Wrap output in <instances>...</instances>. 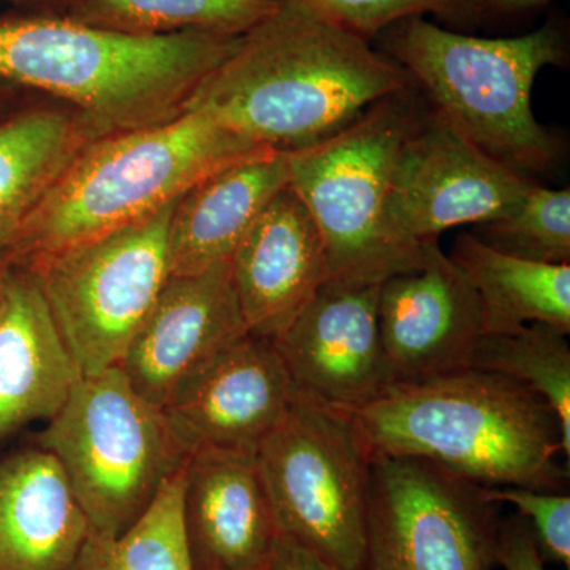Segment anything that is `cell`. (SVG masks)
I'll list each match as a JSON object with an SVG mask.
<instances>
[{
	"label": "cell",
	"instance_id": "1",
	"mask_svg": "<svg viewBox=\"0 0 570 570\" xmlns=\"http://www.w3.org/2000/svg\"><path fill=\"white\" fill-rule=\"evenodd\" d=\"M414 85L365 37L303 0H279L184 110L208 112L247 140L292 153L332 137L379 100Z\"/></svg>",
	"mask_w": 570,
	"mask_h": 570
},
{
	"label": "cell",
	"instance_id": "2",
	"mask_svg": "<svg viewBox=\"0 0 570 570\" xmlns=\"http://www.w3.org/2000/svg\"><path fill=\"white\" fill-rule=\"evenodd\" d=\"M245 36L137 37L45 9L2 14L0 81L62 99L99 138L181 115Z\"/></svg>",
	"mask_w": 570,
	"mask_h": 570
},
{
	"label": "cell",
	"instance_id": "3",
	"mask_svg": "<svg viewBox=\"0 0 570 570\" xmlns=\"http://www.w3.org/2000/svg\"><path fill=\"white\" fill-rule=\"evenodd\" d=\"M348 414L371 460L433 461L487 489L568 487L557 415L531 389L499 374L468 367L393 385Z\"/></svg>",
	"mask_w": 570,
	"mask_h": 570
},
{
	"label": "cell",
	"instance_id": "4",
	"mask_svg": "<svg viewBox=\"0 0 570 570\" xmlns=\"http://www.w3.org/2000/svg\"><path fill=\"white\" fill-rule=\"evenodd\" d=\"M261 149L268 148L200 110L94 138L26 217L7 254L22 266L111 234L175 204L205 176Z\"/></svg>",
	"mask_w": 570,
	"mask_h": 570
},
{
	"label": "cell",
	"instance_id": "5",
	"mask_svg": "<svg viewBox=\"0 0 570 570\" xmlns=\"http://www.w3.org/2000/svg\"><path fill=\"white\" fill-rule=\"evenodd\" d=\"M382 32L389 58L425 89L434 111L482 151L521 175L542 174L558 163L560 145L531 107L539 71L564 58L554 26L480 39L414 17Z\"/></svg>",
	"mask_w": 570,
	"mask_h": 570
},
{
	"label": "cell",
	"instance_id": "6",
	"mask_svg": "<svg viewBox=\"0 0 570 570\" xmlns=\"http://www.w3.org/2000/svg\"><path fill=\"white\" fill-rule=\"evenodd\" d=\"M37 445L61 466L91 534L129 530L189 456L121 367L82 376Z\"/></svg>",
	"mask_w": 570,
	"mask_h": 570
},
{
	"label": "cell",
	"instance_id": "7",
	"mask_svg": "<svg viewBox=\"0 0 570 570\" xmlns=\"http://www.w3.org/2000/svg\"><path fill=\"white\" fill-rule=\"evenodd\" d=\"M277 528L333 570H365L370 453L351 414L294 392L258 449Z\"/></svg>",
	"mask_w": 570,
	"mask_h": 570
},
{
	"label": "cell",
	"instance_id": "8",
	"mask_svg": "<svg viewBox=\"0 0 570 570\" xmlns=\"http://www.w3.org/2000/svg\"><path fill=\"white\" fill-rule=\"evenodd\" d=\"M412 88L379 100L332 137L285 153L288 187L324 239L328 277L384 281L422 254L425 245L400 253L382 228L397 151L422 119Z\"/></svg>",
	"mask_w": 570,
	"mask_h": 570
},
{
	"label": "cell",
	"instance_id": "9",
	"mask_svg": "<svg viewBox=\"0 0 570 570\" xmlns=\"http://www.w3.org/2000/svg\"><path fill=\"white\" fill-rule=\"evenodd\" d=\"M175 204L22 265L39 283L81 376L119 366L156 305L170 277L168 227Z\"/></svg>",
	"mask_w": 570,
	"mask_h": 570
},
{
	"label": "cell",
	"instance_id": "10",
	"mask_svg": "<svg viewBox=\"0 0 570 570\" xmlns=\"http://www.w3.org/2000/svg\"><path fill=\"white\" fill-rule=\"evenodd\" d=\"M365 570H493L501 509L487 487L414 456L371 460Z\"/></svg>",
	"mask_w": 570,
	"mask_h": 570
},
{
	"label": "cell",
	"instance_id": "11",
	"mask_svg": "<svg viewBox=\"0 0 570 570\" xmlns=\"http://www.w3.org/2000/svg\"><path fill=\"white\" fill-rule=\"evenodd\" d=\"M532 186L433 111L397 151L382 228L390 246L414 254L450 228L505 216Z\"/></svg>",
	"mask_w": 570,
	"mask_h": 570
},
{
	"label": "cell",
	"instance_id": "12",
	"mask_svg": "<svg viewBox=\"0 0 570 570\" xmlns=\"http://www.w3.org/2000/svg\"><path fill=\"white\" fill-rule=\"evenodd\" d=\"M379 332L390 387L472 367L483 336L479 296L438 242L382 281Z\"/></svg>",
	"mask_w": 570,
	"mask_h": 570
},
{
	"label": "cell",
	"instance_id": "13",
	"mask_svg": "<svg viewBox=\"0 0 570 570\" xmlns=\"http://www.w3.org/2000/svg\"><path fill=\"white\" fill-rule=\"evenodd\" d=\"M381 279L328 277L273 341L298 395L355 411L390 389L379 332Z\"/></svg>",
	"mask_w": 570,
	"mask_h": 570
},
{
	"label": "cell",
	"instance_id": "14",
	"mask_svg": "<svg viewBox=\"0 0 570 570\" xmlns=\"http://www.w3.org/2000/svg\"><path fill=\"white\" fill-rule=\"evenodd\" d=\"M230 261L170 276L119 367L135 392L163 411L220 352L247 335Z\"/></svg>",
	"mask_w": 570,
	"mask_h": 570
},
{
	"label": "cell",
	"instance_id": "15",
	"mask_svg": "<svg viewBox=\"0 0 570 570\" xmlns=\"http://www.w3.org/2000/svg\"><path fill=\"white\" fill-rule=\"evenodd\" d=\"M294 389L275 343L247 335L220 352L163 409L187 456L200 450L257 455L291 407Z\"/></svg>",
	"mask_w": 570,
	"mask_h": 570
},
{
	"label": "cell",
	"instance_id": "16",
	"mask_svg": "<svg viewBox=\"0 0 570 570\" xmlns=\"http://www.w3.org/2000/svg\"><path fill=\"white\" fill-rule=\"evenodd\" d=\"M239 311L250 335L275 341L328 279L316 223L285 187L266 206L230 258Z\"/></svg>",
	"mask_w": 570,
	"mask_h": 570
},
{
	"label": "cell",
	"instance_id": "17",
	"mask_svg": "<svg viewBox=\"0 0 570 570\" xmlns=\"http://www.w3.org/2000/svg\"><path fill=\"white\" fill-rule=\"evenodd\" d=\"M183 517L194 570H265L281 538L257 460L247 453L189 455Z\"/></svg>",
	"mask_w": 570,
	"mask_h": 570
},
{
	"label": "cell",
	"instance_id": "18",
	"mask_svg": "<svg viewBox=\"0 0 570 570\" xmlns=\"http://www.w3.org/2000/svg\"><path fill=\"white\" fill-rule=\"evenodd\" d=\"M81 377L36 277L11 266L0 287V441L50 422Z\"/></svg>",
	"mask_w": 570,
	"mask_h": 570
},
{
	"label": "cell",
	"instance_id": "19",
	"mask_svg": "<svg viewBox=\"0 0 570 570\" xmlns=\"http://www.w3.org/2000/svg\"><path fill=\"white\" fill-rule=\"evenodd\" d=\"M287 186V156L273 149L249 154L195 183L171 213L170 276L197 275L230 261L255 220Z\"/></svg>",
	"mask_w": 570,
	"mask_h": 570
},
{
	"label": "cell",
	"instance_id": "20",
	"mask_svg": "<svg viewBox=\"0 0 570 570\" xmlns=\"http://www.w3.org/2000/svg\"><path fill=\"white\" fill-rule=\"evenodd\" d=\"M89 532L50 452L36 445L0 460V570H69Z\"/></svg>",
	"mask_w": 570,
	"mask_h": 570
},
{
	"label": "cell",
	"instance_id": "21",
	"mask_svg": "<svg viewBox=\"0 0 570 570\" xmlns=\"http://www.w3.org/2000/svg\"><path fill=\"white\" fill-rule=\"evenodd\" d=\"M450 258L479 296L483 335H505L546 324L570 332V265H549L502 254L463 232Z\"/></svg>",
	"mask_w": 570,
	"mask_h": 570
},
{
	"label": "cell",
	"instance_id": "22",
	"mask_svg": "<svg viewBox=\"0 0 570 570\" xmlns=\"http://www.w3.org/2000/svg\"><path fill=\"white\" fill-rule=\"evenodd\" d=\"M71 108L29 107L0 119V253L63 168L94 140Z\"/></svg>",
	"mask_w": 570,
	"mask_h": 570
},
{
	"label": "cell",
	"instance_id": "23",
	"mask_svg": "<svg viewBox=\"0 0 570 570\" xmlns=\"http://www.w3.org/2000/svg\"><path fill=\"white\" fill-rule=\"evenodd\" d=\"M277 6L279 0H55L40 9L127 36H245Z\"/></svg>",
	"mask_w": 570,
	"mask_h": 570
},
{
	"label": "cell",
	"instance_id": "24",
	"mask_svg": "<svg viewBox=\"0 0 570 570\" xmlns=\"http://www.w3.org/2000/svg\"><path fill=\"white\" fill-rule=\"evenodd\" d=\"M186 463L129 530L116 538L89 532L69 570H194L183 517Z\"/></svg>",
	"mask_w": 570,
	"mask_h": 570
},
{
	"label": "cell",
	"instance_id": "25",
	"mask_svg": "<svg viewBox=\"0 0 570 570\" xmlns=\"http://www.w3.org/2000/svg\"><path fill=\"white\" fill-rule=\"evenodd\" d=\"M569 333L546 324L505 335H483L472 367L520 382L542 397L558 419L562 455L570 456Z\"/></svg>",
	"mask_w": 570,
	"mask_h": 570
},
{
	"label": "cell",
	"instance_id": "26",
	"mask_svg": "<svg viewBox=\"0 0 570 570\" xmlns=\"http://www.w3.org/2000/svg\"><path fill=\"white\" fill-rule=\"evenodd\" d=\"M499 253L549 265H570V190L532 186L512 212L478 225Z\"/></svg>",
	"mask_w": 570,
	"mask_h": 570
},
{
	"label": "cell",
	"instance_id": "27",
	"mask_svg": "<svg viewBox=\"0 0 570 570\" xmlns=\"http://www.w3.org/2000/svg\"><path fill=\"white\" fill-rule=\"evenodd\" d=\"M498 504H512L530 523L543 562L570 569V497L557 491L499 487L487 489Z\"/></svg>",
	"mask_w": 570,
	"mask_h": 570
},
{
	"label": "cell",
	"instance_id": "28",
	"mask_svg": "<svg viewBox=\"0 0 570 570\" xmlns=\"http://www.w3.org/2000/svg\"><path fill=\"white\" fill-rule=\"evenodd\" d=\"M307 7L348 31L376 36L389 26L423 13L466 9L469 0H303Z\"/></svg>",
	"mask_w": 570,
	"mask_h": 570
},
{
	"label": "cell",
	"instance_id": "29",
	"mask_svg": "<svg viewBox=\"0 0 570 570\" xmlns=\"http://www.w3.org/2000/svg\"><path fill=\"white\" fill-rule=\"evenodd\" d=\"M498 566L504 570H546L530 523L519 512L499 523Z\"/></svg>",
	"mask_w": 570,
	"mask_h": 570
},
{
	"label": "cell",
	"instance_id": "30",
	"mask_svg": "<svg viewBox=\"0 0 570 570\" xmlns=\"http://www.w3.org/2000/svg\"><path fill=\"white\" fill-rule=\"evenodd\" d=\"M265 570H333L313 553L281 535Z\"/></svg>",
	"mask_w": 570,
	"mask_h": 570
},
{
	"label": "cell",
	"instance_id": "31",
	"mask_svg": "<svg viewBox=\"0 0 570 570\" xmlns=\"http://www.w3.org/2000/svg\"><path fill=\"white\" fill-rule=\"evenodd\" d=\"M551 0H469L466 9L490 14H512L538 9Z\"/></svg>",
	"mask_w": 570,
	"mask_h": 570
},
{
	"label": "cell",
	"instance_id": "32",
	"mask_svg": "<svg viewBox=\"0 0 570 570\" xmlns=\"http://www.w3.org/2000/svg\"><path fill=\"white\" fill-rule=\"evenodd\" d=\"M9 86L10 85H7V82L0 81V119H2L3 116L9 115V105L11 99Z\"/></svg>",
	"mask_w": 570,
	"mask_h": 570
},
{
	"label": "cell",
	"instance_id": "33",
	"mask_svg": "<svg viewBox=\"0 0 570 570\" xmlns=\"http://www.w3.org/2000/svg\"><path fill=\"white\" fill-rule=\"evenodd\" d=\"M0 2L17 3V6L31 7V9H40V7L48 6L55 0H0Z\"/></svg>",
	"mask_w": 570,
	"mask_h": 570
},
{
	"label": "cell",
	"instance_id": "34",
	"mask_svg": "<svg viewBox=\"0 0 570 570\" xmlns=\"http://www.w3.org/2000/svg\"><path fill=\"white\" fill-rule=\"evenodd\" d=\"M11 266H13V264H11L9 254L0 253V287H2L3 281H6L7 275H9Z\"/></svg>",
	"mask_w": 570,
	"mask_h": 570
}]
</instances>
